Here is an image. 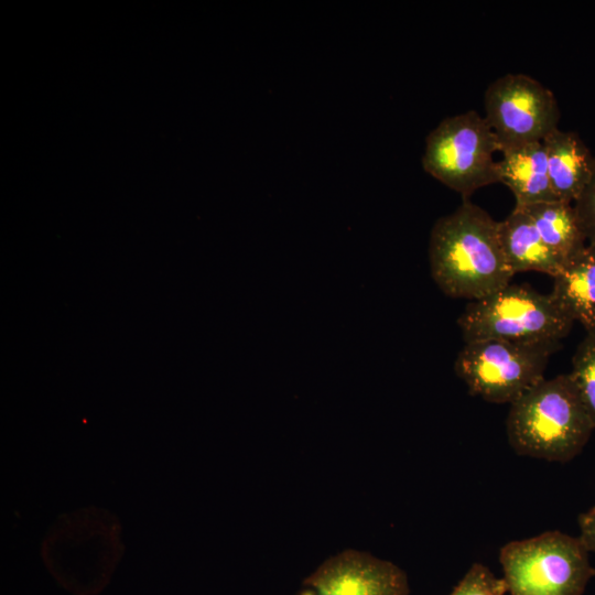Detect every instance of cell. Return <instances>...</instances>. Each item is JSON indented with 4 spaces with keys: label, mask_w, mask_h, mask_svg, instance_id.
<instances>
[{
    "label": "cell",
    "mask_w": 595,
    "mask_h": 595,
    "mask_svg": "<svg viewBox=\"0 0 595 595\" xmlns=\"http://www.w3.org/2000/svg\"><path fill=\"white\" fill-rule=\"evenodd\" d=\"M431 274L451 298L483 299L510 283L513 272L505 257L498 221L468 199L432 227Z\"/></svg>",
    "instance_id": "obj_1"
},
{
    "label": "cell",
    "mask_w": 595,
    "mask_h": 595,
    "mask_svg": "<svg viewBox=\"0 0 595 595\" xmlns=\"http://www.w3.org/2000/svg\"><path fill=\"white\" fill-rule=\"evenodd\" d=\"M119 518L87 506L61 513L41 543V558L55 581L73 595H97L125 553Z\"/></svg>",
    "instance_id": "obj_2"
},
{
    "label": "cell",
    "mask_w": 595,
    "mask_h": 595,
    "mask_svg": "<svg viewBox=\"0 0 595 595\" xmlns=\"http://www.w3.org/2000/svg\"><path fill=\"white\" fill-rule=\"evenodd\" d=\"M506 428L516 454L559 463L577 456L595 429L569 374L544 378L512 402Z\"/></svg>",
    "instance_id": "obj_3"
},
{
    "label": "cell",
    "mask_w": 595,
    "mask_h": 595,
    "mask_svg": "<svg viewBox=\"0 0 595 595\" xmlns=\"http://www.w3.org/2000/svg\"><path fill=\"white\" fill-rule=\"evenodd\" d=\"M574 323L550 293L510 283L470 301L457 320L465 343L479 339L560 343Z\"/></svg>",
    "instance_id": "obj_4"
},
{
    "label": "cell",
    "mask_w": 595,
    "mask_h": 595,
    "mask_svg": "<svg viewBox=\"0 0 595 595\" xmlns=\"http://www.w3.org/2000/svg\"><path fill=\"white\" fill-rule=\"evenodd\" d=\"M589 551L578 537L550 530L500 548L510 595H583L595 576Z\"/></svg>",
    "instance_id": "obj_5"
},
{
    "label": "cell",
    "mask_w": 595,
    "mask_h": 595,
    "mask_svg": "<svg viewBox=\"0 0 595 595\" xmlns=\"http://www.w3.org/2000/svg\"><path fill=\"white\" fill-rule=\"evenodd\" d=\"M500 145L489 123L475 110L443 119L426 137L422 166L467 199L500 181L495 152Z\"/></svg>",
    "instance_id": "obj_6"
},
{
    "label": "cell",
    "mask_w": 595,
    "mask_h": 595,
    "mask_svg": "<svg viewBox=\"0 0 595 595\" xmlns=\"http://www.w3.org/2000/svg\"><path fill=\"white\" fill-rule=\"evenodd\" d=\"M560 343L479 339L465 343L455 360L456 375L472 396L511 404L544 379Z\"/></svg>",
    "instance_id": "obj_7"
},
{
    "label": "cell",
    "mask_w": 595,
    "mask_h": 595,
    "mask_svg": "<svg viewBox=\"0 0 595 595\" xmlns=\"http://www.w3.org/2000/svg\"><path fill=\"white\" fill-rule=\"evenodd\" d=\"M485 119L505 149L542 141L558 128L560 108L552 90L533 77L505 74L484 93Z\"/></svg>",
    "instance_id": "obj_8"
},
{
    "label": "cell",
    "mask_w": 595,
    "mask_h": 595,
    "mask_svg": "<svg viewBox=\"0 0 595 595\" xmlns=\"http://www.w3.org/2000/svg\"><path fill=\"white\" fill-rule=\"evenodd\" d=\"M405 572L357 549H345L306 576L295 595H409Z\"/></svg>",
    "instance_id": "obj_9"
},
{
    "label": "cell",
    "mask_w": 595,
    "mask_h": 595,
    "mask_svg": "<svg viewBox=\"0 0 595 595\" xmlns=\"http://www.w3.org/2000/svg\"><path fill=\"white\" fill-rule=\"evenodd\" d=\"M542 143L555 198L573 204L592 175L595 155L574 131L556 128Z\"/></svg>",
    "instance_id": "obj_10"
},
{
    "label": "cell",
    "mask_w": 595,
    "mask_h": 595,
    "mask_svg": "<svg viewBox=\"0 0 595 595\" xmlns=\"http://www.w3.org/2000/svg\"><path fill=\"white\" fill-rule=\"evenodd\" d=\"M499 177L513 193L517 207L556 199L551 187L542 141L501 151Z\"/></svg>",
    "instance_id": "obj_11"
},
{
    "label": "cell",
    "mask_w": 595,
    "mask_h": 595,
    "mask_svg": "<svg viewBox=\"0 0 595 595\" xmlns=\"http://www.w3.org/2000/svg\"><path fill=\"white\" fill-rule=\"evenodd\" d=\"M500 244L513 273L537 271L556 275L564 263L545 245L532 219L521 207L498 221Z\"/></svg>",
    "instance_id": "obj_12"
},
{
    "label": "cell",
    "mask_w": 595,
    "mask_h": 595,
    "mask_svg": "<svg viewBox=\"0 0 595 595\" xmlns=\"http://www.w3.org/2000/svg\"><path fill=\"white\" fill-rule=\"evenodd\" d=\"M550 294L586 332L595 331V245L587 244L565 262L553 277Z\"/></svg>",
    "instance_id": "obj_13"
},
{
    "label": "cell",
    "mask_w": 595,
    "mask_h": 595,
    "mask_svg": "<svg viewBox=\"0 0 595 595\" xmlns=\"http://www.w3.org/2000/svg\"><path fill=\"white\" fill-rule=\"evenodd\" d=\"M545 245L565 264L587 245L572 203L554 199L521 207Z\"/></svg>",
    "instance_id": "obj_14"
},
{
    "label": "cell",
    "mask_w": 595,
    "mask_h": 595,
    "mask_svg": "<svg viewBox=\"0 0 595 595\" xmlns=\"http://www.w3.org/2000/svg\"><path fill=\"white\" fill-rule=\"evenodd\" d=\"M569 377L595 426V331L586 332L578 344Z\"/></svg>",
    "instance_id": "obj_15"
},
{
    "label": "cell",
    "mask_w": 595,
    "mask_h": 595,
    "mask_svg": "<svg viewBox=\"0 0 595 595\" xmlns=\"http://www.w3.org/2000/svg\"><path fill=\"white\" fill-rule=\"evenodd\" d=\"M506 581L486 565L473 563L450 595H506Z\"/></svg>",
    "instance_id": "obj_16"
},
{
    "label": "cell",
    "mask_w": 595,
    "mask_h": 595,
    "mask_svg": "<svg viewBox=\"0 0 595 595\" xmlns=\"http://www.w3.org/2000/svg\"><path fill=\"white\" fill-rule=\"evenodd\" d=\"M573 206L587 244L595 245V159L592 175Z\"/></svg>",
    "instance_id": "obj_17"
},
{
    "label": "cell",
    "mask_w": 595,
    "mask_h": 595,
    "mask_svg": "<svg viewBox=\"0 0 595 595\" xmlns=\"http://www.w3.org/2000/svg\"><path fill=\"white\" fill-rule=\"evenodd\" d=\"M580 539L589 552L595 553V506L578 516Z\"/></svg>",
    "instance_id": "obj_18"
}]
</instances>
